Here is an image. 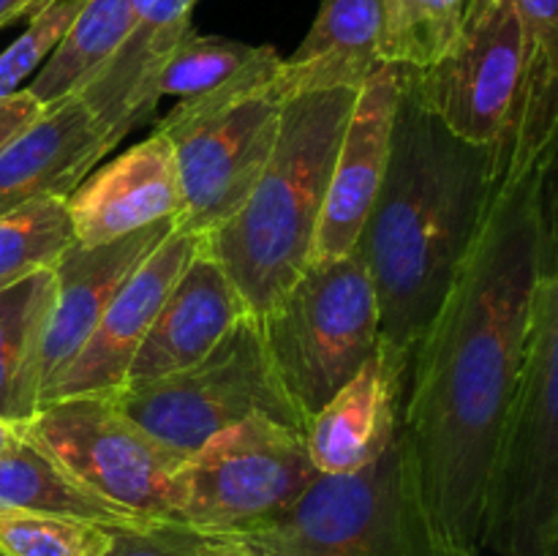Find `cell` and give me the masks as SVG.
Wrapping results in <instances>:
<instances>
[{
	"instance_id": "cell-1",
	"label": "cell",
	"mask_w": 558,
	"mask_h": 556,
	"mask_svg": "<svg viewBox=\"0 0 558 556\" xmlns=\"http://www.w3.org/2000/svg\"><path fill=\"white\" fill-rule=\"evenodd\" d=\"M554 158L501 174L409 363L401 431L430 518L466 554L483 545L490 458L521 376L539 278L556 262Z\"/></svg>"
},
{
	"instance_id": "cell-2",
	"label": "cell",
	"mask_w": 558,
	"mask_h": 556,
	"mask_svg": "<svg viewBox=\"0 0 558 556\" xmlns=\"http://www.w3.org/2000/svg\"><path fill=\"white\" fill-rule=\"evenodd\" d=\"M501 178V150L447 131L403 69L385 180L357 251L379 305V341L409 368L412 352L466 259Z\"/></svg>"
},
{
	"instance_id": "cell-3",
	"label": "cell",
	"mask_w": 558,
	"mask_h": 556,
	"mask_svg": "<svg viewBox=\"0 0 558 556\" xmlns=\"http://www.w3.org/2000/svg\"><path fill=\"white\" fill-rule=\"evenodd\" d=\"M354 93L332 87L283 101L276 147L254 191L229 221L202 238L254 316L265 314L314 256Z\"/></svg>"
},
{
	"instance_id": "cell-4",
	"label": "cell",
	"mask_w": 558,
	"mask_h": 556,
	"mask_svg": "<svg viewBox=\"0 0 558 556\" xmlns=\"http://www.w3.org/2000/svg\"><path fill=\"white\" fill-rule=\"evenodd\" d=\"M194 540L245 556H480L456 548L430 518L403 431L368 467L316 474L272 521Z\"/></svg>"
},
{
	"instance_id": "cell-5",
	"label": "cell",
	"mask_w": 558,
	"mask_h": 556,
	"mask_svg": "<svg viewBox=\"0 0 558 556\" xmlns=\"http://www.w3.org/2000/svg\"><path fill=\"white\" fill-rule=\"evenodd\" d=\"M483 545L505 556H556L558 545V265L545 267L515 396L488 483Z\"/></svg>"
},
{
	"instance_id": "cell-6",
	"label": "cell",
	"mask_w": 558,
	"mask_h": 556,
	"mask_svg": "<svg viewBox=\"0 0 558 556\" xmlns=\"http://www.w3.org/2000/svg\"><path fill=\"white\" fill-rule=\"evenodd\" d=\"M281 65L276 49L210 93L180 98L156 131L172 145L180 207L174 229L216 232L234 216L265 172L278 140L283 101L270 90Z\"/></svg>"
},
{
	"instance_id": "cell-7",
	"label": "cell",
	"mask_w": 558,
	"mask_h": 556,
	"mask_svg": "<svg viewBox=\"0 0 558 556\" xmlns=\"http://www.w3.org/2000/svg\"><path fill=\"white\" fill-rule=\"evenodd\" d=\"M256 319L272 371L305 423L379 347V305L357 251L308 262Z\"/></svg>"
},
{
	"instance_id": "cell-8",
	"label": "cell",
	"mask_w": 558,
	"mask_h": 556,
	"mask_svg": "<svg viewBox=\"0 0 558 556\" xmlns=\"http://www.w3.org/2000/svg\"><path fill=\"white\" fill-rule=\"evenodd\" d=\"M107 398L183 458L251 414H267L278 423L308 431L272 371L254 314L240 316L216 349L189 368L131 382Z\"/></svg>"
},
{
	"instance_id": "cell-9",
	"label": "cell",
	"mask_w": 558,
	"mask_h": 556,
	"mask_svg": "<svg viewBox=\"0 0 558 556\" xmlns=\"http://www.w3.org/2000/svg\"><path fill=\"white\" fill-rule=\"evenodd\" d=\"M314 478L305 431L251 414L185 458L169 527L191 537L254 529L292 507Z\"/></svg>"
},
{
	"instance_id": "cell-10",
	"label": "cell",
	"mask_w": 558,
	"mask_h": 556,
	"mask_svg": "<svg viewBox=\"0 0 558 556\" xmlns=\"http://www.w3.org/2000/svg\"><path fill=\"white\" fill-rule=\"evenodd\" d=\"M20 434L93 494L158 527L172 521L174 483L185 458L125 418L107 396L41 403Z\"/></svg>"
},
{
	"instance_id": "cell-11",
	"label": "cell",
	"mask_w": 558,
	"mask_h": 556,
	"mask_svg": "<svg viewBox=\"0 0 558 556\" xmlns=\"http://www.w3.org/2000/svg\"><path fill=\"white\" fill-rule=\"evenodd\" d=\"M407 69L417 101L461 140L505 147L523 80V27L512 0H469L447 52Z\"/></svg>"
},
{
	"instance_id": "cell-12",
	"label": "cell",
	"mask_w": 558,
	"mask_h": 556,
	"mask_svg": "<svg viewBox=\"0 0 558 556\" xmlns=\"http://www.w3.org/2000/svg\"><path fill=\"white\" fill-rule=\"evenodd\" d=\"M196 249V234L172 229L120 287L80 352L44 387L41 403L76 396H112L118 387H123L131 363L156 322L158 309L174 281L183 276Z\"/></svg>"
},
{
	"instance_id": "cell-13",
	"label": "cell",
	"mask_w": 558,
	"mask_h": 556,
	"mask_svg": "<svg viewBox=\"0 0 558 556\" xmlns=\"http://www.w3.org/2000/svg\"><path fill=\"white\" fill-rule=\"evenodd\" d=\"M401 87L403 65L385 63L354 93L332 161L311 262L338 259L352 254L357 245L390 161Z\"/></svg>"
},
{
	"instance_id": "cell-14",
	"label": "cell",
	"mask_w": 558,
	"mask_h": 556,
	"mask_svg": "<svg viewBox=\"0 0 558 556\" xmlns=\"http://www.w3.org/2000/svg\"><path fill=\"white\" fill-rule=\"evenodd\" d=\"M174 229V218L98 245H71L52 267L54 303L41 347V392L69 365L131 273Z\"/></svg>"
},
{
	"instance_id": "cell-15",
	"label": "cell",
	"mask_w": 558,
	"mask_h": 556,
	"mask_svg": "<svg viewBox=\"0 0 558 556\" xmlns=\"http://www.w3.org/2000/svg\"><path fill=\"white\" fill-rule=\"evenodd\" d=\"M118 142L76 93L44 107L0 150V216L41 196L69 200Z\"/></svg>"
},
{
	"instance_id": "cell-16",
	"label": "cell",
	"mask_w": 558,
	"mask_h": 556,
	"mask_svg": "<svg viewBox=\"0 0 558 556\" xmlns=\"http://www.w3.org/2000/svg\"><path fill=\"white\" fill-rule=\"evenodd\" d=\"M76 245H98L178 216L180 185L172 145L153 131L145 142L87 174L65 200Z\"/></svg>"
},
{
	"instance_id": "cell-17",
	"label": "cell",
	"mask_w": 558,
	"mask_h": 556,
	"mask_svg": "<svg viewBox=\"0 0 558 556\" xmlns=\"http://www.w3.org/2000/svg\"><path fill=\"white\" fill-rule=\"evenodd\" d=\"M407 376V365L379 341L357 374L311 418L305 445L316 474L357 472L392 445L401 431Z\"/></svg>"
},
{
	"instance_id": "cell-18",
	"label": "cell",
	"mask_w": 558,
	"mask_h": 556,
	"mask_svg": "<svg viewBox=\"0 0 558 556\" xmlns=\"http://www.w3.org/2000/svg\"><path fill=\"white\" fill-rule=\"evenodd\" d=\"M245 314L251 311L243 298L199 238V249L169 289L123 385L189 368L213 352Z\"/></svg>"
},
{
	"instance_id": "cell-19",
	"label": "cell",
	"mask_w": 558,
	"mask_h": 556,
	"mask_svg": "<svg viewBox=\"0 0 558 556\" xmlns=\"http://www.w3.org/2000/svg\"><path fill=\"white\" fill-rule=\"evenodd\" d=\"M379 65H385V3L322 0L300 47L281 58L270 90L278 101L332 87L357 90Z\"/></svg>"
},
{
	"instance_id": "cell-20",
	"label": "cell",
	"mask_w": 558,
	"mask_h": 556,
	"mask_svg": "<svg viewBox=\"0 0 558 556\" xmlns=\"http://www.w3.org/2000/svg\"><path fill=\"white\" fill-rule=\"evenodd\" d=\"M196 3L199 0H131L134 20L129 33L98 74L76 93L118 140L145 123L156 109L147 87L161 60L191 31Z\"/></svg>"
},
{
	"instance_id": "cell-21",
	"label": "cell",
	"mask_w": 558,
	"mask_h": 556,
	"mask_svg": "<svg viewBox=\"0 0 558 556\" xmlns=\"http://www.w3.org/2000/svg\"><path fill=\"white\" fill-rule=\"evenodd\" d=\"M523 27V80L501 174H523L556 153L558 125V0H512Z\"/></svg>"
},
{
	"instance_id": "cell-22",
	"label": "cell",
	"mask_w": 558,
	"mask_h": 556,
	"mask_svg": "<svg viewBox=\"0 0 558 556\" xmlns=\"http://www.w3.org/2000/svg\"><path fill=\"white\" fill-rule=\"evenodd\" d=\"M54 303L52 270L0 289V420L25 425L41 403V347Z\"/></svg>"
},
{
	"instance_id": "cell-23",
	"label": "cell",
	"mask_w": 558,
	"mask_h": 556,
	"mask_svg": "<svg viewBox=\"0 0 558 556\" xmlns=\"http://www.w3.org/2000/svg\"><path fill=\"white\" fill-rule=\"evenodd\" d=\"M0 505L47 510L85 518L114 532H150L161 529L147 518L134 516L76 483L58 461L38 450L20 434V442L0 452Z\"/></svg>"
},
{
	"instance_id": "cell-24",
	"label": "cell",
	"mask_w": 558,
	"mask_h": 556,
	"mask_svg": "<svg viewBox=\"0 0 558 556\" xmlns=\"http://www.w3.org/2000/svg\"><path fill=\"white\" fill-rule=\"evenodd\" d=\"M131 20V0H85L25 90L44 107L80 93L112 58L129 33Z\"/></svg>"
},
{
	"instance_id": "cell-25",
	"label": "cell",
	"mask_w": 558,
	"mask_h": 556,
	"mask_svg": "<svg viewBox=\"0 0 558 556\" xmlns=\"http://www.w3.org/2000/svg\"><path fill=\"white\" fill-rule=\"evenodd\" d=\"M69 205L63 196H41L0 216V289L54 262L74 245Z\"/></svg>"
},
{
	"instance_id": "cell-26",
	"label": "cell",
	"mask_w": 558,
	"mask_h": 556,
	"mask_svg": "<svg viewBox=\"0 0 558 556\" xmlns=\"http://www.w3.org/2000/svg\"><path fill=\"white\" fill-rule=\"evenodd\" d=\"M270 49L272 47H251V44L221 36H199L191 27L156 69L147 87V98L158 104L161 96L194 98L210 93L251 69Z\"/></svg>"
},
{
	"instance_id": "cell-27",
	"label": "cell",
	"mask_w": 558,
	"mask_h": 556,
	"mask_svg": "<svg viewBox=\"0 0 558 556\" xmlns=\"http://www.w3.org/2000/svg\"><path fill=\"white\" fill-rule=\"evenodd\" d=\"M114 534L85 518L0 505V556H107Z\"/></svg>"
},
{
	"instance_id": "cell-28",
	"label": "cell",
	"mask_w": 558,
	"mask_h": 556,
	"mask_svg": "<svg viewBox=\"0 0 558 556\" xmlns=\"http://www.w3.org/2000/svg\"><path fill=\"white\" fill-rule=\"evenodd\" d=\"M385 63L428 69L456 38L469 0H381Z\"/></svg>"
},
{
	"instance_id": "cell-29",
	"label": "cell",
	"mask_w": 558,
	"mask_h": 556,
	"mask_svg": "<svg viewBox=\"0 0 558 556\" xmlns=\"http://www.w3.org/2000/svg\"><path fill=\"white\" fill-rule=\"evenodd\" d=\"M82 3L85 0H54L52 5L33 16L27 31L9 49L0 52V101L22 90V82L31 80L41 69Z\"/></svg>"
},
{
	"instance_id": "cell-30",
	"label": "cell",
	"mask_w": 558,
	"mask_h": 556,
	"mask_svg": "<svg viewBox=\"0 0 558 556\" xmlns=\"http://www.w3.org/2000/svg\"><path fill=\"white\" fill-rule=\"evenodd\" d=\"M107 556H199V545L180 529H150V532H118Z\"/></svg>"
},
{
	"instance_id": "cell-31",
	"label": "cell",
	"mask_w": 558,
	"mask_h": 556,
	"mask_svg": "<svg viewBox=\"0 0 558 556\" xmlns=\"http://www.w3.org/2000/svg\"><path fill=\"white\" fill-rule=\"evenodd\" d=\"M41 112L44 104L36 101L25 87L16 90L14 96L3 98V101H0V150H3L20 131H25Z\"/></svg>"
},
{
	"instance_id": "cell-32",
	"label": "cell",
	"mask_w": 558,
	"mask_h": 556,
	"mask_svg": "<svg viewBox=\"0 0 558 556\" xmlns=\"http://www.w3.org/2000/svg\"><path fill=\"white\" fill-rule=\"evenodd\" d=\"M54 0H0V27L11 25V22L22 20H33L38 11H44L47 5H52Z\"/></svg>"
},
{
	"instance_id": "cell-33",
	"label": "cell",
	"mask_w": 558,
	"mask_h": 556,
	"mask_svg": "<svg viewBox=\"0 0 558 556\" xmlns=\"http://www.w3.org/2000/svg\"><path fill=\"white\" fill-rule=\"evenodd\" d=\"M16 442H20V428L11 423H5V420H0V452L9 450V447H14Z\"/></svg>"
},
{
	"instance_id": "cell-34",
	"label": "cell",
	"mask_w": 558,
	"mask_h": 556,
	"mask_svg": "<svg viewBox=\"0 0 558 556\" xmlns=\"http://www.w3.org/2000/svg\"><path fill=\"white\" fill-rule=\"evenodd\" d=\"M196 545H199V556H245V554H234V551H227V548H216V545H205L196 540Z\"/></svg>"
}]
</instances>
